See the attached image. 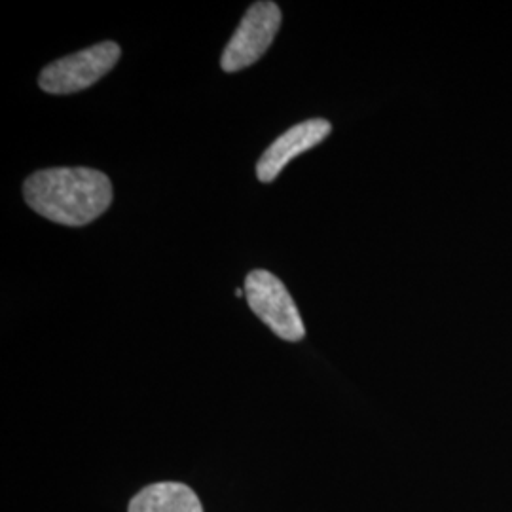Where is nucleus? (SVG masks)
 I'll return each mask as SVG.
<instances>
[{
	"mask_svg": "<svg viewBox=\"0 0 512 512\" xmlns=\"http://www.w3.org/2000/svg\"><path fill=\"white\" fill-rule=\"evenodd\" d=\"M27 205L65 226H86L99 219L112 203L110 179L90 167H54L33 173L23 184Z\"/></svg>",
	"mask_w": 512,
	"mask_h": 512,
	"instance_id": "1",
	"label": "nucleus"
},
{
	"mask_svg": "<svg viewBox=\"0 0 512 512\" xmlns=\"http://www.w3.org/2000/svg\"><path fill=\"white\" fill-rule=\"evenodd\" d=\"M245 298L256 317L287 342H300L306 327L293 296L279 277L268 270H255L245 279Z\"/></svg>",
	"mask_w": 512,
	"mask_h": 512,
	"instance_id": "2",
	"label": "nucleus"
},
{
	"mask_svg": "<svg viewBox=\"0 0 512 512\" xmlns=\"http://www.w3.org/2000/svg\"><path fill=\"white\" fill-rule=\"evenodd\" d=\"M120 54L122 50L116 42L105 40L88 50L61 57L44 67L38 76V86L52 95L82 92L110 73Z\"/></svg>",
	"mask_w": 512,
	"mask_h": 512,
	"instance_id": "3",
	"label": "nucleus"
},
{
	"mask_svg": "<svg viewBox=\"0 0 512 512\" xmlns=\"http://www.w3.org/2000/svg\"><path fill=\"white\" fill-rule=\"evenodd\" d=\"M281 8L270 2H255L241 19L238 31L224 48L220 65L226 73H238L255 65L272 46L277 31L281 29Z\"/></svg>",
	"mask_w": 512,
	"mask_h": 512,
	"instance_id": "4",
	"label": "nucleus"
},
{
	"mask_svg": "<svg viewBox=\"0 0 512 512\" xmlns=\"http://www.w3.org/2000/svg\"><path fill=\"white\" fill-rule=\"evenodd\" d=\"M332 131L329 120L313 118L298 126L287 129L279 139H275L270 148L260 156L256 164V177L260 183L275 181L285 165L296 156L317 147L323 139H327Z\"/></svg>",
	"mask_w": 512,
	"mask_h": 512,
	"instance_id": "5",
	"label": "nucleus"
},
{
	"mask_svg": "<svg viewBox=\"0 0 512 512\" xmlns=\"http://www.w3.org/2000/svg\"><path fill=\"white\" fill-rule=\"evenodd\" d=\"M128 512H203V507L190 486L181 482H158L135 495Z\"/></svg>",
	"mask_w": 512,
	"mask_h": 512,
	"instance_id": "6",
	"label": "nucleus"
}]
</instances>
